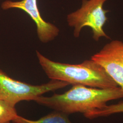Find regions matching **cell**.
Returning a JSON list of instances; mask_svg holds the SVG:
<instances>
[{
    "label": "cell",
    "instance_id": "obj_8",
    "mask_svg": "<svg viewBox=\"0 0 123 123\" xmlns=\"http://www.w3.org/2000/svg\"><path fill=\"white\" fill-rule=\"evenodd\" d=\"M121 113H123V102L110 105H106L101 108L88 112L84 116L88 119H93Z\"/></svg>",
    "mask_w": 123,
    "mask_h": 123
},
{
    "label": "cell",
    "instance_id": "obj_1",
    "mask_svg": "<svg viewBox=\"0 0 123 123\" xmlns=\"http://www.w3.org/2000/svg\"><path fill=\"white\" fill-rule=\"evenodd\" d=\"M122 98L123 91L119 86L99 88L77 84L73 85L63 93L55 94L50 97L41 95L34 101L41 105L68 115L76 113L84 115L101 108L109 101Z\"/></svg>",
    "mask_w": 123,
    "mask_h": 123
},
{
    "label": "cell",
    "instance_id": "obj_2",
    "mask_svg": "<svg viewBox=\"0 0 123 123\" xmlns=\"http://www.w3.org/2000/svg\"><path fill=\"white\" fill-rule=\"evenodd\" d=\"M36 53L40 66L51 80L99 88L118 87L105 69L91 59L78 64H70L53 61L39 52Z\"/></svg>",
    "mask_w": 123,
    "mask_h": 123
},
{
    "label": "cell",
    "instance_id": "obj_7",
    "mask_svg": "<svg viewBox=\"0 0 123 123\" xmlns=\"http://www.w3.org/2000/svg\"><path fill=\"white\" fill-rule=\"evenodd\" d=\"M68 115L55 111L37 120L26 119L18 115L12 121L14 123H72L68 118Z\"/></svg>",
    "mask_w": 123,
    "mask_h": 123
},
{
    "label": "cell",
    "instance_id": "obj_3",
    "mask_svg": "<svg viewBox=\"0 0 123 123\" xmlns=\"http://www.w3.org/2000/svg\"><path fill=\"white\" fill-rule=\"evenodd\" d=\"M108 0H82L79 9L69 13L67 17L68 25L74 28V35L78 38L84 27L90 28L92 38L98 42L104 37L110 39L103 27L108 20L106 14L110 11L104 8Z\"/></svg>",
    "mask_w": 123,
    "mask_h": 123
},
{
    "label": "cell",
    "instance_id": "obj_4",
    "mask_svg": "<svg viewBox=\"0 0 123 123\" xmlns=\"http://www.w3.org/2000/svg\"><path fill=\"white\" fill-rule=\"evenodd\" d=\"M69 85L65 82L54 80L42 85H31L12 79L0 69V100L14 106L21 101H34L37 98L46 92Z\"/></svg>",
    "mask_w": 123,
    "mask_h": 123
},
{
    "label": "cell",
    "instance_id": "obj_5",
    "mask_svg": "<svg viewBox=\"0 0 123 123\" xmlns=\"http://www.w3.org/2000/svg\"><path fill=\"white\" fill-rule=\"evenodd\" d=\"M91 59L102 66L123 91V41H111Z\"/></svg>",
    "mask_w": 123,
    "mask_h": 123
},
{
    "label": "cell",
    "instance_id": "obj_6",
    "mask_svg": "<svg viewBox=\"0 0 123 123\" xmlns=\"http://www.w3.org/2000/svg\"><path fill=\"white\" fill-rule=\"evenodd\" d=\"M1 7L4 10L19 9L27 14L35 23L38 38L43 43L51 42L59 35L60 31L58 27L51 23L46 22L42 18L38 7L37 0H6L2 3Z\"/></svg>",
    "mask_w": 123,
    "mask_h": 123
},
{
    "label": "cell",
    "instance_id": "obj_9",
    "mask_svg": "<svg viewBox=\"0 0 123 123\" xmlns=\"http://www.w3.org/2000/svg\"><path fill=\"white\" fill-rule=\"evenodd\" d=\"M18 115L15 106L0 100V123H10Z\"/></svg>",
    "mask_w": 123,
    "mask_h": 123
}]
</instances>
